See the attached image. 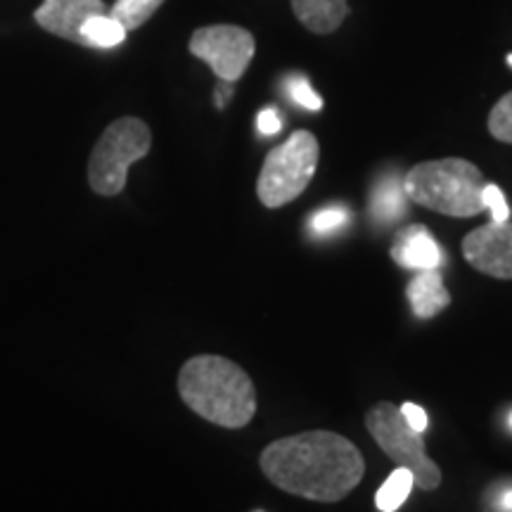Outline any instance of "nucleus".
I'll use <instances>...</instances> for the list:
<instances>
[{"label": "nucleus", "instance_id": "nucleus-1", "mask_svg": "<svg viewBox=\"0 0 512 512\" xmlns=\"http://www.w3.org/2000/svg\"><path fill=\"white\" fill-rule=\"evenodd\" d=\"M259 465L273 486L316 503L342 501L366 475L358 446L328 430L271 441L261 451Z\"/></svg>", "mask_w": 512, "mask_h": 512}, {"label": "nucleus", "instance_id": "nucleus-2", "mask_svg": "<svg viewBox=\"0 0 512 512\" xmlns=\"http://www.w3.org/2000/svg\"><path fill=\"white\" fill-rule=\"evenodd\" d=\"M178 394L190 411L226 430H242L256 415L252 377L223 356L190 358L178 373Z\"/></svg>", "mask_w": 512, "mask_h": 512}, {"label": "nucleus", "instance_id": "nucleus-3", "mask_svg": "<svg viewBox=\"0 0 512 512\" xmlns=\"http://www.w3.org/2000/svg\"><path fill=\"white\" fill-rule=\"evenodd\" d=\"M484 185L486 178L479 166L460 157L415 164L403 176L408 200L453 219H472L482 214Z\"/></svg>", "mask_w": 512, "mask_h": 512}, {"label": "nucleus", "instance_id": "nucleus-4", "mask_svg": "<svg viewBox=\"0 0 512 512\" xmlns=\"http://www.w3.org/2000/svg\"><path fill=\"white\" fill-rule=\"evenodd\" d=\"M320 145L311 131H294L283 145L273 147L261 166L256 195L264 207L280 209L309 188L318 169Z\"/></svg>", "mask_w": 512, "mask_h": 512}, {"label": "nucleus", "instance_id": "nucleus-5", "mask_svg": "<svg viewBox=\"0 0 512 512\" xmlns=\"http://www.w3.org/2000/svg\"><path fill=\"white\" fill-rule=\"evenodd\" d=\"M152 147L145 121L121 117L105 128L88 162V183L102 197H114L126 188L128 166L143 159Z\"/></svg>", "mask_w": 512, "mask_h": 512}, {"label": "nucleus", "instance_id": "nucleus-6", "mask_svg": "<svg viewBox=\"0 0 512 512\" xmlns=\"http://www.w3.org/2000/svg\"><path fill=\"white\" fill-rule=\"evenodd\" d=\"M366 430L399 467L413 472V482L422 491H434L441 484V470L427 456L422 434L415 432L401 415L396 403L380 401L366 413Z\"/></svg>", "mask_w": 512, "mask_h": 512}, {"label": "nucleus", "instance_id": "nucleus-7", "mask_svg": "<svg viewBox=\"0 0 512 512\" xmlns=\"http://www.w3.org/2000/svg\"><path fill=\"white\" fill-rule=\"evenodd\" d=\"M190 53L197 60L207 62L221 81L235 83L242 79L252 62L256 41L252 31L235 27V24H211L190 36Z\"/></svg>", "mask_w": 512, "mask_h": 512}, {"label": "nucleus", "instance_id": "nucleus-8", "mask_svg": "<svg viewBox=\"0 0 512 512\" xmlns=\"http://www.w3.org/2000/svg\"><path fill=\"white\" fill-rule=\"evenodd\" d=\"M463 256L475 271L498 280H512V223L489 221L463 240Z\"/></svg>", "mask_w": 512, "mask_h": 512}, {"label": "nucleus", "instance_id": "nucleus-9", "mask_svg": "<svg viewBox=\"0 0 512 512\" xmlns=\"http://www.w3.org/2000/svg\"><path fill=\"white\" fill-rule=\"evenodd\" d=\"M95 15H105L102 0H43L34 19L48 34L60 36L64 41L83 43V24Z\"/></svg>", "mask_w": 512, "mask_h": 512}, {"label": "nucleus", "instance_id": "nucleus-10", "mask_svg": "<svg viewBox=\"0 0 512 512\" xmlns=\"http://www.w3.org/2000/svg\"><path fill=\"white\" fill-rule=\"evenodd\" d=\"M392 259L396 266L406 268V271H430L439 268L444 261V252L432 238V233L425 226H406L396 233L392 245Z\"/></svg>", "mask_w": 512, "mask_h": 512}, {"label": "nucleus", "instance_id": "nucleus-11", "mask_svg": "<svg viewBox=\"0 0 512 512\" xmlns=\"http://www.w3.org/2000/svg\"><path fill=\"white\" fill-rule=\"evenodd\" d=\"M406 297L418 318L439 316V313L448 309V304H451V294L446 290L444 275H441L439 268L415 273V278L408 283Z\"/></svg>", "mask_w": 512, "mask_h": 512}, {"label": "nucleus", "instance_id": "nucleus-12", "mask_svg": "<svg viewBox=\"0 0 512 512\" xmlns=\"http://www.w3.org/2000/svg\"><path fill=\"white\" fill-rule=\"evenodd\" d=\"M292 10L306 29L320 36L337 31L349 15L347 0H292Z\"/></svg>", "mask_w": 512, "mask_h": 512}, {"label": "nucleus", "instance_id": "nucleus-13", "mask_svg": "<svg viewBox=\"0 0 512 512\" xmlns=\"http://www.w3.org/2000/svg\"><path fill=\"white\" fill-rule=\"evenodd\" d=\"M408 211V197L406 190H403V181L396 176L382 178L380 185L373 190V197H370V214H373L375 221L389 223L396 221Z\"/></svg>", "mask_w": 512, "mask_h": 512}, {"label": "nucleus", "instance_id": "nucleus-14", "mask_svg": "<svg viewBox=\"0 0 512 512\" xmlns=\"http://www.w3.org/2000/svg\"><path fill=\"white\" fill-rule=\"evenodd\" d=\"M413 472L406 470V467H396V470L389 475L387 482L380 486L375 496V505L380 512H396L406 503V498L411 496L413 491Z\"/></svg>", "mask_w": 512, "mask_h": 512}, {"label": "nucleus", "instance_id": "nucleus-15", "mask_svg": "<svg viewBox=\"0 0 512 512\" xmlns=\"http://www.w3.org/2000/svg\"><path fill=\"white\" fill-rule=\"evenodd\" d=\"M83 46L114 48L126 38V29L110 15H95L81 29Z\"/></svg>", "mask_w": 512, "mask_h": 512}, {"label": "nucleus", "instance_id": "nucleus-16", "mask_svg": "<svg viewBox=\"0 0 512 512\" xmlns=\"http://www.w3.org/2000/svg\"><path fill=\"white\" fill-rule=\"evenodd\" d=\"M162 5L164 0H117L110 17L117 19L128 34V31L143 27L147 19H152V15H155Z\"/></svg>", "mask_w": 512, "mask_h": 512}, {"label": "nucleus", "instance_id": "nucleus-17", "mask_svg": "<svg viewBox=\"0 0 512 512\" xmlns=\"http://www.w3.org/2000/svg\"><path fill=\"white\" fill-rule=\"evenodd\" d=\"M489 133L501 143L512 145V91L496 102L489 114Z\"/></svg>", "mask_w": 512, "mask_h": 512}, {"label": "nucleus", "instance_id": "nucleus-18", "mask_svg": "<svg viewBox=\"0 0 512 512\" xmlns=\"http://www.w3.org/2000/svg\"><path fill=\"white\" fill-rule=\"evenodd\" d=\"M349 223V211L342 207H328L320 209L313 214V219L309 223L313 235H330L342 230Z\"/></svg>", "mask_w": 512, "mask_h": 512}, {"label": "nucleus", "instance_id": "nucleus-19", "mask_svg": "<svg viewBox=\"0 0 512 512\" xmlns=\"http://www.w3.org/2000/svg\"><path fill=\"white\" fill-rule=\"evenodd\" d=\"M287 91H290L292 100L297 102L299 107H304V110H311V112L323 110V98L313 91L309 79H304V76H292V79L287 81Z\"/></svg>", "mask_w": 512, "mask_h": 512}, {"label": "nucleus", "instance_id": "nucleus-20", "mask_svg": "<svg viewBox=\"0 0 512 512\" xmlns=\"http://www.w3.org/2000/svg\"><path fill=\"white\" fill-rule=\"evenodd\" d=\"M482 200H484V209L491 211V221H510V207L508 200H505L503 190L498 188L494 183H486L484 192H482Z\"/></svg>", "mask_w": 512, "mask_h": 512}, {"label": "nucleus", "instance_id": "nucleus-21", "mask_svg": "<svg viewBox=\"0 0 512 512\" xmlns=\"http://www.w3.org/2000/svg\"><path fill=\"white\" fill-rule=\"evenodd\" d=\"M401 415H403V418H406L408 425H411L413 430L420 432V434H425L427 425H430V420H427L425 408L418 406V403H413V401L403 403V406H401Z\"/></svg>", "mask_w": 512, "mask_h": 512}, {"label": "nucleus", "instance_id": "nucleus-22", "mask_svg": "<svg viewBox=\"0 0 512 512\" xmlns=\"http://www.w3.org/2000/svg\"><path fill=\"white\" fill-rule=\"evenodd\" d=\"M256 128H259L261 136H275L283 128V121H280L275 110H261L259 117H256Z\"/></svg>", "mask_w": 512, "mask_h": 512}, {"label": "nucleus", "instance_id": "nucleus-23", "mask_svg": "<svg viewBox=\"0 0 512 512\" xmlns=\"http://www.w3.org/2000/svg\"><path fill=\"white\" fill-rule=\"evenodd\" d=\"M496 508L501 512L512 510V486H501V491L496 496Z\"/></svg>", "mask_w": 512, "mask_h": 512}, {"label": "nucleus", "instance_id": "nucleus-24", "mask_svg": "<svg viewBox=\"0 0 512 512\" xmlns=\"http://www.w3.org/2000/svg\"><path fill=\"white\" fill-rule=\"evenodd\" d=\"M230 95H233V83L221 81V86L216 88V107H219V110H223V107H226V102L230 100Z\"/></svg>", "mask_w": 512, "mask_h": 512}, {"label": "nucleus", "instance_id": "nucleus-25", "mask_svg": "<svg viewBox=\"0 0 512 512\" xmlns=\"http://www.w3.org/2000/svg\"><path fill=\"white\" fill-rule=\"evenodd\" d=\"M508 64H510V67H512V53L508 55Z\"/></svg>", "mask_w": 512, "mask_h": 512}, {"label": "nucleus", "instance_id": "nucleus-26", "mask_svg": "<svg viewBox=\"0 0 512 512\" xmlns=\"http://www.w3.org/2000/svg\"><path fill=\"white\" fill-rule=\"evenodd\" d=\"M510 427H512V413H510Z\"/></svg>", "mask_w": 512, "mask_h": 512}, {"label": "nucleus", "instance_id": "nucleus-27", "mask_svg": "<svg viewBox=\"0 0 512 512\" xmlns=\"http://www.w3.org/2000/svg\"><path fill=\"white\" fill-rule=\"evenodd\" d=\"M510 512H512V510H510Z\"/></svg>", "mask_w": 512, "mask_h": 512}]
</instances>
